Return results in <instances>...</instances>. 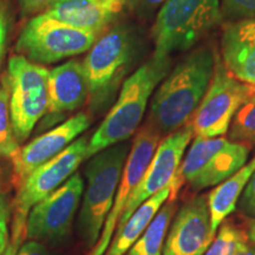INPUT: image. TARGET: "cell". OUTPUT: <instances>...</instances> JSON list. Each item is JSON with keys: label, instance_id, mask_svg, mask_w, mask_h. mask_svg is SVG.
I'll return each mask as SVG.
<instances>
[{"label": "cell", "instance_id": "cell-13", "mask_svg": "<svg viewBox=\"0 0 255 255\" xmlns=\"http://www.w3.org/2000/svg\"><path fill=\"white\" fill-rule=\"evenodd\" d=\"M161 137L158 132H156L146 123L136 133L127 157L114 205L102 229L100 239L88 255H104L107 252L123 214L124 207L150 164L152 156L161 142Z\"/></svg>", "mask_w": 255, "mask_h": 255}, {"label": "cell", "instance_id": "cell-28", "mask_svg": "<svg viewBox=\"0 0 255 255\" xmlns=\"http://www.w3.org/2000/svg\"><path fill=\"white\" fill-rule=\"evenodd\" d=\"M239 209L244 214L255 219V170L239 200Z\"/></svg>", "mask_w": 255, "mask_h": 255}, {"label": "cell", "instance_id": "cell-11", "mask_svg": "<svg viewBox=\"0 0 255 255\" xmlns=\"http://www.w3.org/2000/svg\"><path fill=\"white\" fill-rule=\"evenodd\" d=\"M84 182L75 173L45 199L32 207L26 220V238L34 241H57L69 234L81 203Z\"/></svg>", "mask_w": 255, "mask_h": 255}, {"label": "cell", "instance_id": "cell-7", "mask_svg": "<svg viewBox=\"0 0 255 255\" xmlns=\"http://www.w3.org/2000/svg\"><path fill=\"white\" fill-rule=\"evenodd\" d=\"M97 36V32L37 14L19 34L15 51L32 63L52 64L87 52Z\"/></svg>", "mask_w": 255, "mask_h": 255}, {"label": "cell", "instance_id": "cell-10", "mask_svg": "<svg viewBox=\"0 0 255 255\" xmlns=\"http://www.w3.org/2000/svg\"><path fill=\"white\" fill-rule=\"evenodd\" d=\"M89 136H81L46 163L34 169L19 184L14 200L13 222L26 223L32 207L65 183L87 157Z\"/></svg>", "mask_w": 255, "mask_h": 255}, {"label": "cell", "instance_id": "cell-14", "mask_svg": "<svg viewBox=\"0 0 255 255\" xmlns=\"http://www.w3.org/2000/svg\"><path fill=\"white\" fill-rule=\"evenodd\" d=\"M214 237L208 199L196 196L175 213L164 241L163 255H205Z\"/></svg>", "mask_w": 255, "mask_h": 255}, {"label": "cell", "instance_id": "cell-32", "mask_svg": "<svg viewBox=\"0 0 255 255\" xmlns=\"http://www.w3.org/2000/svg\"><path fill=\"white\" fill-rule=\"evenodd\" d=\"M17 255H47V251L41 242L28 240L21 244Z\"/></svg>", "mask_w": 255, "mask_h": 255}, {"label": "cell", "instance_id": "cell-27", "mask_svg": "<svg viewBox=\"0 0 255 255\" xmlns=\"http://www.w3.org/2000/svg\"><path fill=\"white\" fill-rule=\"evenodd\" d=\"M167 0H128L130 12L139 19H149Z\"/></svg>", "mask_w": 255, "mask_h": 255}, {"label": "cell", "instance_id": "cell-23", "mask_svg": "<svg viewBox=\"0 0 255 255\" xmlns=\"http://www.w3.org/2000/svg\"><path fill=\"white\" fill-rule=\"evenodd\" d=\"M228 138L255 148V92L245 102L233 119L228 130Z\"/></svg>", "mask_w": 255, "mask_h": 255}, {"label": "cell", "instance_id": "cell-33", "mask_svg": "<svg viewBox=\"0 0 255 255\" xmlns=\"http://www.w3.org/2000/svg\"><path fill=\"white\" fill-rule=\"evenodd\" d=\"M237 255H255V246H251V245L245 244L244 246L240 248Z\"/></svg>", "mask_w": 255, "mask_h": 255}, {"label": "cell", "instance_id": "cell-2", "mask_svg": "<svg viewBox=\"0 0 255 255\" xmlns=\"http://www.w3.org/2000/svg\"><path fill=\"white\" fill-rule=\"evenodd\" d=\"M170 56L154 52L124 81L117 101L89 139L85 159L111 145L128 141L136 132L151 95L170 71Z\"/></svg>", "mask_w": 255, "mask_h": 255}, {"label": "cell", "instance_id": "cell-8", "mask_svg": "<svg viewBox=\"0 0 255 255\" xmlns=\"http://www.w3.org/2000/svg\"><path fill=\"white\" fill-rule=\"evenodd\" d=\"M131 57L132 38L127 28L116 27L96 40L83 60L92 107L103 108L114 97Z\"/></svg>", "mask_w": 255, "mask_h": 255}, {"label": "cell", "instance_id": "cell-22", "mask_svg": "<svg viewBox=\"0 0 255 255\" xmlns=\"http://www.w3.org/2000/svg\"><path fill=\"white\" fill-rule=\"evenodd\" d=\"M19 151L9 111V87L7 76L0 81V157L13 159Z\"/></svg>", "mask_w": 255, "mask_h": 255}, {"label": "cell", "instance_id": "cell-6", "mask_svg": "<svg viewBox=\"0 0 255 255\" xmlns=\"http://www.w3.org/2000/svg\"><path fill=\"white\" fill-rule=\"evenodd\" d=\"M50 71L23 56L8 60L9 111L15 139L26 141L36 124L45 116L49 107Z\"/></svg>", "mask_w": 255, "mask_h": 255}, {"label": "cell", "instance_id": "cell-1", "mask_svg": "<svg viewBox=\"0 0 255 255\" xmlns=\"http://www.w3.org/2000/svg\"><path fill=\"white\" fill-rule=\"evenodd\" d=\"M215 62L207 46L184 57L156 88L146 124L167 136L190 123L214 76Z\"/></svg>", "mask_w": 255, "mask_h": 255}, {"label": "cell", "instance_id": "cell-16", "mask_svg": "<svg viewBox=\"0 0 255 255\" xmlns=\"http://www.w3.org/2000/svg\"><path fill=\"white\" fill-rule=\"evenodd\" d=\"M220 58L233 77L255 87V18L225 25Z\"/></svg>", "mask_w": 255, "mask_h": 255}, {"label": "cell", "instance_id": "cell-5", "mask_svg": "<svg viewBox=\"0 0 255 255\" xmlns=\"http://www.w3.org/2000/svg\"><path fill=\"white\" fill-rule=\"evenodd\" d=\"M222 21L220 0H167L156 15V53L170 56L193 47Z\"/></svg>", "mask_w": 255, "mask_h": 255}, {"label": "cell", "instance_id": "cell-15", "mask_svg": "<svg viewBox=\"0 0 255 255\" xmlns=\"http://www.w3.org/2000/svg\"><path fill=\"white\" fill-rule=\"evenodd\" d=\"M91 123L92 120L88 114L79 113L19 149L17 156L12 159L18 183L23 182L34 169L68 148L79 135L87 131Z\"/></svg>", "mask_w": 255, "mask_h": 255}, {"label": "cell", "instance_id": "cell-3", "mask_svg": "<svg viewBox=\"0 0 255 255\" xmlns=\"http://www.w3.org/2000/svg\"><path fill=\"white\" fill-rule=\"evenodd\" d=\"M130 148L131 144L127 141L111 145L89 158L85 165L87 188L79 214V232L88 246L94 247L101 237L114 205Z\"/></svg>", "mask_w": 255, "mask_h": 255}, {"label": "cell", "instance_id": "cell-21", "mask_svg": "<svg viewBox=\"0 0 255 255\" xmlns=\"http://www.w3.org/2000/svg\"><path fill=\"white\" fill-rule=\"evenodd\" d=\"M175 213L176 203L168 200L126 255H163L164 241Z\"/></svg>", "mask_w": 255, "mask_h": 255}, {"label": "cell", "instance_id": "cell-31", "mask_svg": "<svg viewBox=\"0 0 255 255\" xmlns=\"http://www.w3.org/2000/svg\"><path fill=\"white\" fill-rule=\"evenodd\" d=\"M9 28V15L7 5L4 0H0V63H1L2 55H4L6 40Z\"/></svg>", "mask_w": 255, "mask_h": 255}, {"label": "cell", "instance_id": "cell-34", "mask_svg": "<svg viewBox=\"0 0 255 255\" xmlns=\"http://www.w3.org/2000/svg\"><path fill=\"white\" fill-rule=\"evenodd\" d=\"M248 239L255 245V219H252L248 226Z\"/></svg>", "mask_w": 255, "mask_h": 255}, {"label": "cell", "instance_id": "cell-29", "mask_svg": "<svg viewBox=\"0 0 255 255\" xmlns=\"http://www.w3.org/2000/svg\"><path fill=\"white\" fill-rule=\"evenodd\" d=\"M25 239H26V223L12 222L8 245L2 255H17Z\"/></svg>", "mask_w": 255, "mask_h": 255}, {"label": "cell", "instance_id": "cell-25", "mask_svg": "<svg viewBox=\"0 0 255 255\" xmlns=\"http://www.w3.org/2000/svg\"><path fill=\"white\" fill-rule=\"evenodd\" d=\"M222 20L228 23L255 18V0H220Z\"/></svg>", "mask_w": 255, "mask_h": 255}, {"label": "cell", "instance_id": "cell-12", "mask_svg": "<svg viewBox=\"0 0 255 255\" xmlns=\"http://www.w3.org/2000/svg\"><path fill=\"white\" fill-rule=\"evenodd\" d=\"M193 137V127L188 123L176 131L169 133L159 142L150 164L124 207L117 227L124 225L146 200L163 188L170 187Z\"/></svg>", "mask_w": 255, "mask_h": 255}, {"label": "cell", "instance_id": "cell-9", "mask_svg": "<svg viewBox=\"0 0 255 255\" xmlns=\"http://www.w3.org/2000/svg\"><path fill=\"white\" fill-rule=\"evenodd\" d=\"M254 92L255 87L233 77L216 56L214 76L190 121L194 137L226 135L239 109Z\"/></svg>", "mask_w": 255, "mask_h": 255}, {"label": "cell", "instance_id": "cell-26", "mask_svg": "<svg viewBox=\"0 0 255 255\" xmlns=\"http://www.w3.org/2000/svg\"><path fill=\"white\" fill-rule=\"evenodd\" d=\"M12 207L4 190L0 188V255L4 253L9 241L8 223L11 220Z\"/></svg>", "mask_w": 255, "mask_h": 255}, {"label": "cell", "instance_id": "cell-30", "mask_svg": "<svg viewBox=\"0 0 255 255\" xmlns=\"http://www.w3.org/2000/svg\"><path fill=\"white\" fill-rule=\"evenodd\" d=\"M19 6H20L21 13L34 14V13H44L47 9H50L58 0H18Z\"/></svg>", "mask_w": 255, "mask_h": 255}, {"label": "cell", "instance_id": "cell-19", "mask_svg": "<svg viewBox=\"0 0 255 255\" xmlns=\"http://www.w3.org/2000/svg\"><path fill=\"white\" fill-rule=\"evenodd\" d=\"M169 195L170 187H165L142 203L124 225L117 227L104 255H126L143 234L161 207L167 202Z\"/></svg>", "mask_w": 255, "mask_h": 255}, {"label": "cell", "instance_id": "cell-18", "mask_svg": "<svg viewBox=\"0 0 255 255\" xmlns=\"http://www.w3.org/2000/svg\"><path fill=\"white\" fill-rule=\"evenodd\" d=\"M128 0H58L44 13L46 18L100 32L119 15Z\"/></svg>", "mask_w": 255, "mask_h": 255}, {"label": "cell", "instance_id": "cell-17", "mask_svg": "<svg viewBox=\"0 0 255 255\" xmlns=\"http://www.w3.org/2000/svg\"><path fill=\"white\" fill-rule=\"evenodd\" d=\"M89 98V89L83 62L71 59L52 69L49 75V107L46 114L52 120L77 110Z\"/></svg>", "mask_w": 255, "mask_h": 255}, {"label": "cell", "instance_id": "cell-20", "mask_svg": "<svg viewBox=\"0 0 255 255\" xmlns=\"http://www.w3.org/2000/svg\"><path fill=\"white\" fill-rule=\"evenodd\" d=\"M255 170V156L240 170L233 174L208 194V207L212 232L216 234L220 225L237 208L239 200Z\"/></svg>", "mask_w": 255, "mask_h": 255}, {"label": "cell", "instance_id": "cell-4", "mask_svg": "<svg viewBox=\"0 0 255 255\" xmlns=\"http://www.w3.org/2000/svg\"><path fill=\"white\" fill-rule=\"evenodd\" d=\"M251 149L223 136L214 138L195 136L170 184L168 200H176L183 183L189 184L193 190L218 186L247 163Z\"/></svg>", "mask_w": 255, "mask_h": 255}, {"label": "cell", "instance_id": "cell-24", "mask_svg": "<svg viewBox=\"0 0 255 255\" xmlns=\"http://www.w3.org/2000/svg\"><path fill=\"white\" fill-rule=\"evenodd\" d=\"M247 235L229 221H223L205 255H237L240 248L247 244Z\"/></svg>", "mask_w": 255, "mask_h": 255}]
</instances>
